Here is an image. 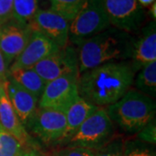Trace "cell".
Here are the masks:
<instances>
[{"label":"cell","instance_id":"1","mask_svg":"<svg viewBox=\"0 0 156 156\" xmlns=\"http://www.w3.org/2000/svg\"><path fill=\"white\" fill-rule=\"evenodd\" d=\"M137 72L128 61L109 62L79 76V96L99 108L120 100L130 89Z\"/></svg>","mask_w":156,"mask_h":156},{"label":"cell","instance_id":"2","mask_svg":"<svg viewBox=\"0 0 156 156\" xmlns=\"http://www.w3.org/2000/svg\"><path fill=\"white\" fill-rule=\"evenodd\" d=\"M133 38L116 28H108L77 48L79 76L91 69L115 61H129Z\"/></svg>","mask_w":156,"mask_h":156},{"label":"cell","instance_id":"3","mask_svg":"<svg viewBox=\"0 0 156 156\" xmlns=\"http://www.w3.org/2000/svg\"><path fill=\"white\" fill-rule=\"evenodd\" d=\"M113 124L127 134H138L154 119L155 102L136 89H129L122 97L105 108Z\"/></svg>","mask_w":156,"mask_h":156},{"label":"cell","instance_id":"4","mask_svg":"<svg viewBox=\"0 0 156 156\" xmlns=\"http://www.w3.org/2000/svg\"><path fill=\"white\" fill-rule=\"evenodd\" d=\"M110 27L101 0H85L77 15L69 23V41L75 47Z\"/></svg>","mask_w":156,"mask_h":156},{"label":"cell","instance_id":"5","mask_svg":"<svg viewBox=\"0 0 156 156\" xmlns=\"http://www.w3.org/2000/svg\"><path fill=\"white\" fill-rule=\"evenodd\" d=\"M114 132V124L105 108H98L84 121L64 146L96 150L111 140Z\"/></svg>","mask_w":156,"mask_h":156},{"label":"cell","instance_id":"6","mask_svg":"<svg viewBox=\"0 0 156 156\" xmlns=\"http://www.w3.org/2000/svg\"><path fill=\"white\" fill-rule=\"evenodd\" d=\"M24 128L46 145L61 144L66 131V115L62 111L38 108Z\"/></svg>","mask_w":156,"mask_h":156},{"label":"cell","instance_id":"7","mask_svg":"<svg viewBox=\"0 0 156 156\" xmlns=\"http://www.w3.org/2000/svg\"><path fill=\"white\" fill-rule=\"evenodd\" d=\"M79 76L69 75L47 83L38 100L39 108L55 109L63 113L79 97Z\"/></svg>","mask_w":156,"mask_h":156},{"label":"cell","instance_id":"8","mask_svg":"<svg viewBox=\"0 0 156 156\" xmlns=\"http://www.w3.org/2000/svg\"><path fill=\"white\" fill-rule=\"evenodd\" d=\"M110 25L127 33L139 30L145 12L137 0H101Z\"/></svg>","mask_w":156,"mask_h":156},{"label":"cell","instance_id":"9","mask_svg":"<svg viewBox=\"0 0 156 156\" xmlns=\"http://www.w3.org/2000/svg\"><path fill=\"white\" fill-rule=\"evenodd\" d=\"M33 69L46 83L61 76H79L77 49L68 44L38 62Z\"/></svg>","mask_w":156,"mask_h":156},{"label":"cell","instance_id":"10","mask_svg":"<svg viewBox=\"0 0 156 156\" xmlns=\"http://www.w3.org/2000/svg\"><path fill=\"white\" fill-rule=\"evenodd\" d=\"M33 31H38L62 49L69 44V22L50 10H38L29 23Z\"/></svg>","mask_w":156,"mask_h":156},{"label":"cell","instance_id":"11","mask_svg":"<svg viewBox=\"0 0 156 156\" xmlns=\"http://www.w3.org/2000/svg\"><path fill=\"white\" fill-rule=\"evenodd\" d=\"M32 32L29 24L20 23L12 19L0 26V50L7 66L21 54Z\"/></svg>","mask_w":156,"mask_h":156},{"label":"cell","instance_id":"12","mask_svg":"<svg viewBox=\"0 0 156 156\" xmlns=\"http://www.w3.org/2000/svg\"><path fill=\"white\" fill-rule=\"evenodd\" d=\"M58 50L51 40L38 31H33L25 48L11 63L9 71L33 68L38 62Z\"/></svg>","mask_w":156,"mask_h":156},{"label":"cell","instance_id":"13","mask_svg":"<svg viewBox=\"0 0 156 156\" xmlns=\"http://www.w3.org/2000/svg\"><path fill=\"white\" fill-rule=\"evenodd\" d=\"M129 61L136 71L151 62L156 61L155 22H151L142 30L138 38H133Z\"/></svg>","mask_w":156,"mask_h":156},{"label":"cell","instance_id":"14","mask_svg":"<svg viewBox=\"0 0 156 156\" xmlns=\"http://www.w3.org/2000/svg\"><path fill=\"white\" fill-rule=\"evenodd\" d=\"M3 88L17 117L23 125L25 126L37 110L38 100L9 76L3 83Z\"/></svg>","mask_w":156,"mask_h":156},{"label":"cell","instance_id":"15","mask_svg":"<svg viewBox=\"0 0 156 156\" xmlns=\"http://www.w3.org/2000/svg\"><path fill=\"white\" fill-rule=\"evenodd\" d=\"M0 126L13 135L24 149L36 148L33 139L17 117L5 89L0 97Z\"/></svg>","mask_w":156,"mask_h":156},{"label":"cell","instance_id":"16","mask_svg":"<svg viewBox=\"0 0 156 156\" xmlns=\"http://www.w3.org/2000/svg\"><path fill=\"white\" fill-rule=\"evenodd\" d=\"M99 107H96L82 97H78L71 104V106L65 112L66 115V131L64 137L60 145H63L67 142L69 139L76 132L80 126L88 117L92 115Z\"/></svg>","mask_w":156,"mask_h":156},{"label":"cell","instance_id":"17","mask_svg":"<svg viewBox=\"0 0 156 156\" xmlns=\"http://www.w3.org/2000/svg\"><path fill=\"white\" fill-rule=\"evenodd\" d=\"M9 76L12 78L22 88L33 95L37 100L40 99L46 83L39 76L33 68L9 71Z\"/></svg>","mask_w":156,"mask_h":156},{"label":"cell","instance_id":"18","mask_svg":"<svg viewBox=\"0 0 156 156\" xmlns=\"http://www.w3.org/2000/svg\"><path fill=\"white\" fill-rule=\"evenodd\" d=\"M134 82V85L138 91L155 97L156 95V61L151 62L140 69Z\"/></svg>","mask_w":156,"mask_h":156},{"label":"cell","instance_id":"19","mask_svg":"<svg viewBox=\"0 0 156 156\" xmlns=\"http://www.w3.org/2000/svg\"><path fill=\"white\" fill-rule=\"evenodd\" d=\"M39 0H13L12 20L29 24L38 11Z\"/></svg>","mask_w":156,"mask_h":156},{"label":"cell","instance_id":"20","mask_svg":"<svg viewBox=\"0 0 156 156\" xmlns=\"http://www.w3.org/2000/svg\"><path fill=\"white\" fill-rule=\"evenodd\" d=\"M50 11L64 17L70 23L77 15L85 0H50Z\"/></svg>","mask_w":156,"mask_h":156},{"label":"cell","instance_id":"21","mask_svg":"<svg viewBox=\"0 0 156 156\" xmlns=\"http://www.w3.org/2000/svg\"><path fill=\"white\" fill-rule=\"evenodd\" d=\"M23 150L22 144L0 126V156H18Z\"/></svg>","mask_w":156,"mask_h":156},{"label":"cell","instance_id":"22","mask_svg":"<svg viewBox=\"0 0 156 156\" xmlns=\"http://www.w3.org/2000/svg\"><path fill=\"white\" fill-rule=\"evenodd\" d=\"M122 156H155L152 145L140 140H130L125 142Z\"/></svg>","mask_w":156,"mask_h":156},{"label":"cell","instance_id":"23","mask_svg":"<svg viewBox=\"0 0 156 156\" xmlns=\"http://www.w3.org/2000/svg\"><path fill=\"white\" fill-rule=\"evenodd\" d=\"M124 144L121 136H114L107 144L95 150V156H122Z\"/></svg>","mask_w":156,"mask_h":156},{"label":"cell","instance_id":"24","mask_svg":"<svg viewBox=\"0 0 156 156\" xmlns=\"http://www.w3.org/2000/svg\"><path fill=\"white\" fill-rule=\"evenodd\" d=\"M138 138L140 141L149 145H154L156 142L155 119L152 120L145 128L138 133Z\"/></svg>","mask_w":156,"mask_h":156},{"label":"cell","instance_id":"25","mask_svg":"<svg viewBox=\"0 0 156 156\" xmlns=\"http://www.w3.org/2000/svg\"><path fill=\"white\" fill-rule=\"evenodd\" d=\"M55 156H95V150L79 147H65L57 151Z\"/></svg>","mask_w":156,"mask_h":156},{"label":"cell","instance_id":"26","mask_svg":"<svg viewBox=\"0 0 156 156\" xmlns=\"http://www.w3.org/2000/svg\"><path fill=\"white\" fill-rule=\"evenodd\" d=\"M13 0H0V26L12 18Z\"/></svg>","mask_w":156,"mask_h":156},{"label":"cell","instance_id":"27","mask_svg":"<svg viewBox=\"0 0 156 156\" xmlns=\"http://www.w3.org/2000/svg\"><path fill=\"white\" fill-rule=\"evenodd\" d=\"M9 76V69L6 65L4 56L0 50V83L3 84L8 78Z\"/></svg>","mask_w":156,"mask_h":156},{"label":"cell","instance_id":"28","mask_svg":"<svg viewBox=\"0 0 156 156\" xmlns=\"http://www.w3.org/2000/svg\"><path fill=\"white\" fill-rule=\"evenodd\" d=\"M18 156H44L37 148H29L23 150Z\"/></svg>","mask_w":156,"mask_h":156},{"label":"cell","instance_id":"29","mask_svg":"<svg viewBox=\"0 0 156 156\" xmlns=\"http://www.w3.org/2000/svg\"><path fill=\"white\" fill-rule=\"evenodd\" d=\"M137 1L141 6H148L152 5L154 2H155V0H137Z\"/></svg>","mask_w":156,"mask_h":156},{"label":"cell","instance_id":"30","mask_svg":"<svg viewBox=\"0 0 156 156\" xmlns=\"http://www.w3.org/2000/svg\"><path fill=\"white\" fill-rule=\"evenodd\" d=\"M151 16L154 17V19H155L156 17V3L154 2L153 3V5L150 7V10H149Z\"/></svg>","mask_w":156,"mask_h":156},{"label":"cell","instance_id":"31","mask_svg":"<svg viewBox=\"0 0 156 156\" xmlns=\"http://www.w3.org/2000/svg\"><path fill=\"white\" fill-rule=\"evenodd\" d=\"M4 90V88H3V84L0 83V97H1V95H2V92Z\"/></svg>","mask_w":156,"mask_h":156}]
</instances>
